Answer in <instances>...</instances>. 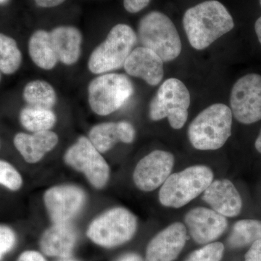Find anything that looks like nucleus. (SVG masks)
<instances>
[{
  "label": "nucleus",
  "instance_id": "obj_1",
  "mask_svg": "<svg viewBox=\"0 0 261 261\" xmlns=\"http://www.w3.org/2000/svg\"><path fill=\"white\" fill-rule=\"evenodd\" d=\"M183 25L192 47L202 50L232 30V16L216 0L204 2L185 12Z\"/></svg>",
  "mask_w": 261,
  "mask_h": 261
},
{
  "label": "nucleus",
  "instance_id": "obj_2",
  "mask_svg": "<svg viewBox=\"0 0 261 261\" xmlns=\"http://www.w3.org/2000/svg\"><path fill=\"white\" fill-rule=\"evenodd\" d=\"M232 113L226 105L217 103L205 108L190 123L188 137L199 150H216L231 135Z\"/></svg>",
  "mask_w": 261,
  "mask_h": 261
},
{
  "label": "nucleus",
  "instance_id": "obj_3",
  "mask_svg": "<svg viewBox=\"0 0 261 261\" xmlns=\"http://www.w3.org/2000/svg\"><path fill=\"white\" fill-rule=\"evenodd\" d=\"M214 181V173L202 165L171 174L161 186L159 200L165 207L179 208L203 193Z\"/></svg>",
  "mask_w": 261,
  "mask_h": 261
},
{
  "label": "nucleus",
  "instance_id": "obj_4",
  "mask_svg": "<svg viewBox=\"0 0 261 261\" xmlns=\"http://www.w3.org/2000/svg\"><path fill=\"white\" fill-rule=\"evenodd\" d=\"M138 38L142 47L153 51L163 62L172 61L181 54V39L176 27L161 12H151L141 19Z\"/></svg>",
  "mask_w": 261,
  "mask_h": 261
},
{
  "label": "nucleus",
  "instance_id": "obj_5",
  "mask_svg": "<svg viewBox=\"0 0 261 261\" xmlns=\"http://www.w3.org/2000/svg\"><path fill=\"white\" fill-rule=\"evenodd\" d=\"M137 41V34L129 25H115L89 57V70L94 74H102L123 67Z\"/></svg>",
  "mask_w": 261,
  "mask_h": 261
},
{
  "label": "nucleus",
  "instance_id": "obj_6",
  "mask_svg": "<svg viewBox=\"0 0 261 261\" xmlns=\"http://www.w3.org/2000/svg\"><path fill=\"white\" fill-rule=\"evenodd\" d=\"M190 99V92L181 81L166 80L149 104V118L157 121L167 118L173 128L180 129L188 118Z\"/></svg>",
  "mask_w": 261,
  "mask_h": 261
},
{
  "label": "nucleus",
  "instance_id": "obj_7",
  "mask_svg": "<svg viewBox=\"0 0 261 261\" xmlns=\"http://www.w3.org/2000/svg\"><path fill=\"white\" fill-rule=\"evenodd\" d=\"M137 228L135 215L123 207H115L94 219L89 225L87 234L96 245L112 248L132 240Z\"/></svg>",
  "mask_w": 261,
  "mask_h": 261
},
{
  "label": "nucleus",
  "instance_id": "obj_8",
  "mask_svg": "<svg viewBox=\"0 0 261 261\" xmlns=\"http://www.w3.org/2000/svg\"><path fill=\"white\" fill-rule=\"evenodd\" d=\"M133 84L127 75L106 73L96 77L88 87L91 109L99 116L118 111L134 94Z\"/></svg>",
  "mask_w": 261,
  "mask_h": 261
},
{
  "label": "nucleus",
  "instance_id": "obj_9",
  "mask_svg": "<svg viewBox=\"0 0 261 261\" xmlns=\"http://www.w3.org/2000/svg\"><path fill=\"white\" fill-rule=\"evenodd\" d=\"M65 163L83 173L96 189H102L110 178V168L100 152L88 138L81 137L70 146L64 155Z\"/></svg>",
  "mask_w": 261,
  "mask_h": 261
},
{
  "label": "nucleus",
  "instance_id": "obj_10",
  "mask_svg": "<svg viewBox=\"0 0 261 261\" xmlns=\"http://www.w3.org/2000/svg\"><path fill=\"white\" fill-rule=\"evenodd\" d=\"M233 116L243 124L261 120V75L250 73L234 84L230 96Z\"/></svg>",
  "mask_w": 261,
  "mask_h": 261
},
{
  "label": "nucleus",
  "instance_id": "obj_11",
  "mask_svg": "<svg viewBox=\"0 0 261 261\" xmlns=\"http://www.w3.org/2000/svg\"><path fill=\"white\" fill-rule=\"evenodd\" d=\"M44 202L54 224L69 223L83 208L86 195L79 187L62 185L47 190Z\"/></svg>",
  "mask_w": 261,
  "mask_h": 261
},
{
  "label": "nucleus",
  "instance_id": "obj_12",
  "mask_svg": "<svg viewBox=\"0 0 261 261\" xmlns=\"http://www.w3.org/2000/svg\"><path fill=\"white\" fill-rule=\"evenodd\" d=\"M174 156L163 150H154L137 163L133 179L137 188L151 192L162 186L171 174Z\"/></svg>",
  "mask_w": 261,
  "mask_h": 261
},
{
  "label": "nucleus",
  "instance_id": "obj_13",
  "mask_svg": "<svg viewBox=\"0 0 261 261\" xmlns=\"http://www.w3.org/2000/svg\"><path fill=\"white\" fill-rule=\"evenodd\" d=\"M185 224L195 243L200 245L214 243L226 231L228 221L226 217L213 209L198 207L186 214Z\"/></svg>",
  "mask_w": 261,
  "mask_h": 261
},
{
  "label": "nucleus",
  "instance_id": "obj_14",
  "mask_svg": "<svg viewBox=\"0 0 261 261\" xmlns=\"http://www.w3.org/2000/svg\"><path fill=\"white\" fill-rule=\"evenodd\" d=\"M187 241V231L185 225L173 223L150 240L146 250L145 261H174Z\"/></svg>",
  "mask_w": 261,
  "mask_h": 261
},
{
  "label": "nucleus",
  "instance_id": "obj_15",
  "mask_svg": "<svg viewBox=\"0 0 261 261\" xmlns=\"http://www.w3.org/2000/svg\"><path fill=\"white\" fill-rule=\"evenodd\" d=\"M202 198L213 210L226 218L238 216L243 207L241 196L232 182L228 179L211 182Z\"/></svg>",
  "mask_w": 261,
  "mask_h": 261
},
{
  "label": "nucleus",
  "instance_id": "obj_16",
  "mask_svg": "<svg viewBox=\"0 0 261 261\" xmlns=\"http://www.w3.org/2000/svg\"><path fill=\"white\" fill-rule=\"evenodd\" d=\"M128 75L140 78L150 86H157L163 78V61L153 51L144 47L133 49L125 62Z\"/></svg>",
  "mask_w": 261,
  "mask_h": 261
},
{
  "label": "nucleus",
  "instance_id": "obj_17",
  "mask_svg": "<svg viewBox=\"0 0 261 261\" xmlns=\"http://www.w3.org/2000/svg\"><path fill=\"white\" fill-rule=\"evenodd\" d=\"M135 135V128L128 122H107L92 127L89 133V140L100 153H104L118 142L132 143Z\"/></svg>",
  "mask_w": 261,
  "mask_h": 261
},
{
  "label": "nucleus",
  "instance_id": "obj_18",
  "mask_svg": "<svg viewBox=\"0 0 261 261\" xmlns=\"http://www.w3.org/2000/svg\"><path fill=\"white\" fill-rule=\"evenodd\" d=\"M13 143L25 162L32 164L40 161L56 147L58 137L50 130L36 132L32 135L20 132L15 135Z\"/></svg>",
  "mask_w": 261,
  "mask_h": 261
},
{
  "label": "nucleus",
  "instance_id": "obj_19",
  "mask_svg": "<svg viewBox=\"0 0 261 261\" xmlns=\"http://www.w3.org/2000/svg\"><path fill=\"white\" fill-rule=\"evenodd\" d=\"M77 241V233L69 223L54 224L48 228L40 240V247L47 256L69 257Z\"/></svg>",
  "mask_w": 261,
  "mask_h": 261
},
{
  "label": "nucleus",
  "instance_id": "obj_20",
  "mask_svg": "<svg viewBox=\"0 0 261 261\" xmlns=\"http://www.w3.org/2000/svg\"><path fill=\"white\" fill-rule=\"evenodd\" d=\"M49 34L58 61L66 65L76 63L82 49L80 31L74 27L61 25L51 30Z\"/></svg>",
  "mask_w": 261,
  "mask_h": 261
},
{
  "label": "nucleus",
  "instance_id": "obj_21",
  "mask_svg": "<svg viewBox=\"0 0 261 261\" xmlns=\"http://www.w3.org/2000/svg\"><path fill=\"white\" fill-rule=\"evenodd\" d=\"M29 53L34 64L44 70H51L58 63V57L51 44L49 32L38 30L29 39Z\"/></svg>",
  "mask_w": 261,
  "mask_h": 261
},
{
  "label": "nucleus",
  "instance_id": "obj_22",
  "mask_svg": "<svg viewBox=\"0 0 261 261\" xmlns=\"http://www.w3.org/2000/svg\"><path fill=\"white\" fill-rule=\"evenodd\" d=\"M23 97L28 106L53 109L57 102L56 91L48 82L35 80L29 82L23 89Z\"/></svg>",
  "mask_w": 261,
  "mask_h": 261
},
{
  "label": "nucleus",
  "instance_id": "obj_23",
  "mask_svg": "<svg viewBox=\"0 0 261 261\" xmlns=\"http://www.w3.org/2000/svg\"><path fill=\"white\" fill-rule=\"evenodd\" d=\"M20 121L29 132L49 130L56 123V114L50 109L27 106L20 111Z\"/></svg>",
  "mask_w": 261,
  "mask_h": 261
},
{
  "label": "nucleus",
  "instance_id": "obj_24",
  "mask_svg": "<svg viewBox=\"0 0 261 261\" xmlns=\"http://www.w3.org/2000/svg\"><path fill=\"white\" fill-rule=\"evenodd\" d=\"M261 239V221L244 219L238 221L228 239V244L232 248H240L251 245Z\"/></svg>",
  "mask_w": 261,
  "mask_h": 261
},
{
  "label": "nucleus",
  "instance_id": "obj_25",
  "mask_svg": "<svg viewBox=\"0 0 261 261\" xmlns=\"http://www.w3.org/2000/svg\"><path fill=\"white\" fill-rule=\"evenodd\" d=\"M21 63V51L15 39L0 33V71L6 75L13 74Z\"/></svg>",
  "mask_w": 261,
  "mask_h": 261
},
{
  "label": "nucleus",
  "instance_id": "obj_26",
  "mask_svg": "<svg viewBox=\"0 0 261 261\" xmlns=\"http://www.w3.org/2000/svg\"><path fill=\"white\" fill-rule=\"evenodd\" d=\"M0 185L13 192L18 191L23 185V178L18 170L3 160H0Z\"/></svg>",
  "mask_w": 261,
  "mask_h": 261
},
{
  "label": "nucleus",
  "instance_id": "obj_27",
  "mask_svg": "<svg viewBox=\"0 0 261 261\" xmlns=\"http://www.w3.org/2000/svg\"><path fill=\"white\" fill-rule=\"evenodd\" d=\"M224 252L221 243H211L192 252L185 261H221Z\"/></svg>",
  "mask_w": 261,
  "mask_h": 261
},
{
  "label": "nucleus",
  "instance_id": "obj_28",
  "mask_svg": "<svg viewBox=\"0 0 261 261\" xmlns=\"http://www.w3.org/2000/svg\"><path fill=\"white\" fill-rule=\"evenodd\" d=\"M16 241L15 231L9 226L0 225V261L13 250Z\"/></svg>",
  "mask_w": 261,
  "mask_h": 261
},
{
  "label": "nucleus",
  "instance_id": "obj_29",
  "mask_svg": "<svg viewBox=\"0 0 261 261\" xmlns=\"http://www.w3.org/2000/svg\"><path fill=\"white\" fill-rule=\"evenodd\" d=\"M151 0H123V6L127 12L137 13L145 8Z\"/></svg>",
  "mask_w": 261,
  "mask_h": 261
},
{
  "label": "nucleus",
  "instance_id": "obj_30",
  "mask_svg": "<svg viewBox=\"0 0 261 261\" xmlns=\"http://www.w3.org/2000/svg\"><path fill=\"white\" fill-rule=\"evenodd\" d=\"M245 261H261V239L252 244L245 255Z\"/></svg>",
  "mask_w": 261,
  "mask_h": 261
},
{
  "label": "nucleus",
  "instance_id": "obj_31",
  "mask_svg": "<svg viewBox=\"0 0 261 261\" xmlns=\"http://www.w3.org/2000/svg\"><path fill=\"white\" fill-rule=\"evenodd\" d=\"M16 261H47L42 254L34 250H27L22 252Z\"/></svg>",
  "mask_w": 261,
  "mask_h": 261
},
{
  "label": "nucleus",
  "instance_id": "obj_32",
  "mask_svg": "<svg viewBox=\"0 0 261 261\" xmlns=\"http://www.w3.org/2000/svg\"><path fill=\"white\" fill-rule=\"evenodd\" d=\"M36 4L41 8H54L64 3L65 0H34Z\"/></svg>",
  "mask_w": 261,
  "mask_h": 261
},
{
  "label": "nucleus",
  "instance_id": "obj_33",
  "mask_svg": "<svg viewBox=\"0 0 261 261\" xmlns=\"http://www.w3.org/2000/svg\"><path fill=\"white\" fill-rule=\"evenodd\" d=\"M116 261H144L143 259L138 254L128 253L123 255Z\"/></svg>",
  "mask_w": 261,
  "mask_h": 261
},
{
  "label": "nucleus",
  "instance_id": "obj_34",
  "mask_svg": "<svg viewBox=\"0 0 261 261\" xmlns=\"http://www.w3.org/2000/svg\"><path fill=\"white\" fill-rule=\"evenodd\" d=\"M255 31L256 33L257 39L261 44V17L257 19L255 24Z\"/></svg>",
  "mask_w": 261,
  "mask_h": 261
},
{
  "label": "nucleus",
  "instance_id": "obj_35",
  "mask_svg": "<svg viewBox=\"0 0 261 261\" xmlns=\"http://www.w3.org/2000/svg\"><path fill=\"white\" fill-rule=\"evenodd\" d=\"M255 146L257 150L261 153V130L256 141H255Z\"/></svg>",
  "mask_w": 261,
  "mask_h": 261
},
{
  "label": "nucleus",
  "instance_id": "obj_36",
  "mask_svg": "<svg viewBox=\"0 0 261 261\" xmlns=\"http://www.w3.org/2000/svg\"><path fill=\"white\" fill-rule=\"evenodd\" d=\"M59 261H77L75 259L71 258V257H65V258H61Z\"/></svg>",
  "mask_w": 261,
  "mask_h": 261
},
{
  "label": "nucleus",
  "instance_id": "obj_37",
  "mask_svg": "<svg viewBox=\"0 0 261 261\" xmlns=\"http://www.w3.org/2000/svg\"><path fill=\"white\" fill-rule=\"evenodd\" d=\"M7 0H0V4H3V3H5Z\"/></svg>",
  "mask_w": 261,
  "mask_h": 261
},
{
  "label": "nucleus",
  "instance_id": "obj_38",
  "mask_svg": "<svg viewBox=\"0 0 261 261\" xmlns=\"http://www.w3.org/2000/svg\"><path fill=\"white\" fill-rule=\"evenodd\" d=\"M2 80V72L0 71V82H1Z\"/></svg>",
  "mask_w": 261,
  "mask_h": 261
},
{
  "label": "nucleus",
  "instance_id": "obj_39",
  "mask_svg": "<svg viewBox=\"0 0 261 261\" xmlns=\"http://www.w3.org/2000/svg\"><path fill=\"white\" fill-rule=\"evenodd\" d=\"M260 5H261V0H260Z\"/></svg>",
  "mask_w": 261,
  "mask_h": 261
}]
</instances>
